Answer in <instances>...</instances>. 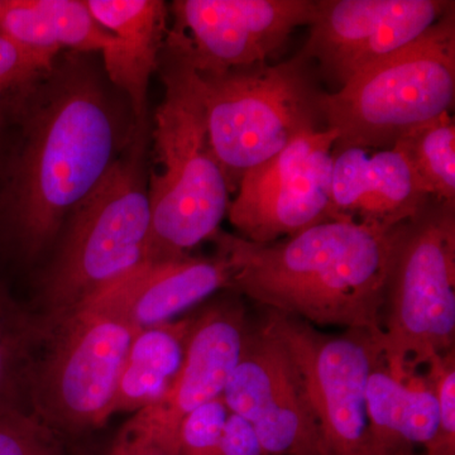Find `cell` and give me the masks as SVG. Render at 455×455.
<instances>
[{"label":"cell","mask_w":455,"mask_h":455,"mask_svg":"<svg viewBox=\"0 0 455 455\" xmlns=\"http://www.w3.org/2000/svg\"><path fill=\"white\" fill-rule=\"evenodd\" d=\"M139 125L92 53H60L12 124L17 140L0 170V239L25 259L46 252Z\"/></svg>","instance_id":"obj_1"},{"label":"cell","mask_w":455,"mask_h":455,"mask_svg":"<svg viewBox=\"0 0 455 455\" xmlns=\"http://www.w3.org/2000/svg\"><path fill=\"white\" fill-rule=\"evenodd\" d=\"M401 228L340 220L272 243H253L221 229L212 241L236 291L314 326L366 331L381 344L386 287Z\"/></svg>","instance_id":"obj_2"},{"label":"cell","mask_w":455,"mask_h":455,"mask_svg":"<svg viewBox=\"0 0 455 455\" xmlns=\"http://www.w3.org/2000/svg\"><path fill=\"white\" fill-rule=\"evenodd\" d=\"M158 68L164 97L152 132L156 167L148 170L147 262L188 257L220 229L232 203L209 139L199 76L169 32Z\"/></svg>","instance_id":"obj_3"},{"label":"cell","mask_w":455,"mask_h":455,"mask_svg":"<svg viewBox=\"0 0 455 455\" xmlns=\"http://www.w3.org/2000/svg\"><path fill=\"white\" fill-rule=\"evenodd\" d=\"M148 121L121 157L68 214L44 276L53 317L70 313L147 262Z\"/></svg>","instance_id":"obj_4"},{"label":"cell","mask_w":455,"mask_h":455,"mask_svg":"<svg viewBox=\"0 0 455 455\" xmlns=\"http://www.w3.org/2000/svg\"><path fill=\"white\" fill-rule=\"evenodd\" d=\"M197 76L212 148L230 194L236 193L248 171L305 134L326 130L325 92L316 68L300 53L283 64Z\"/></svg>","instance_id":"obj_5"},{"label":"cell","mask_w":455,"mask_h":455,"mask_svg":"<svg viewBox=\"0 0 455 455\" xmlns=\"http://www.w3.org/2000/svg\"><path fill=\"white\" fill-rule=\"evenodd\" d=\"M455 100V17L449 12L420 38L325 92L334 151L391 148L407 132L451 113Z\"/></svg>","instance_id":"obj_6"},{"label":"cell","mask_w":455,"mask_h":455,"mask_svg":"<svg viewBox=\"0 0 455 455\" xmlns=\"http://www.w3.org/2000/svg\"><path fill=\"white\" fill-rule=\"evenodd\" d=\"M454 343L455 204L431 197L401 228L382 311L383 361L406 381Z\"/></svg>","instance_id":"obj_7"},{"label":"cell","mask_w":455,"mask_h":455,"mask_svg":"<svg viewBox=\"0 0 455 455\" xmlns=\"http://www.w3.org/2000/svg\"><path fill=\"white\" fill-rule=\"evenodd\" d=\"M137 333L122 317L92 307L51 319L33 370L32 412L56 433L106 424Z\"/></svg>","instance_id":"obj_8"},{"label":"cell","mask_w":455,"mask_h":455,"mask_svg":"<svg viewBox=\"0 0 455 455\" xmlns=\"http://www.w3.org/2000/svg\"><path fill=\"white\" fill-rule=\"evenodd\" d=\"M283 341L304 383L323 455H379L367 416L371 371L383 361L381 344L361 329L326 334L315 326L268 310L263 319Z\"/></svg>","instance_id":"obj_9"},{"label":"cell","mask_w":455,"mask_h":455,"mask_svg":"<svg viewBox=\"0 0 455 455\" xmlns=\"http://www.w3.org/2000/svg\"><path fill=\"white\" fill-rule=\"evenodd\" d=\"M337 139L333 130L305 134L248 171L227 214L239 236L272 243L335 220L331 170Z\"/></svg>","instance_id":"obj_10"},{"label":"cell","mask_w":455,"mask_h":455,"mask_svg":"<svg viewBox=\"0 0 455 455\" xmlns=\"http://www.w3.org/2000/svg\"><path fill=\"white\" fill-rule=\"evenodd\" d=\"M229 412L253 427L267 455H323L304 383L283 341L260 322L250 325L223 395Z\"/></svg>","instance_id":"obj_11"},{"label":"cell","mask_w":455,"mask_h":455,"mask_svg":"<svg viewBox=\"0 0 455 455\" xmlns=\"http://www.w3.org/2000/svg\"><path fill=\"white\" fill-rule=\"evenodd\" d=\"M454 2L443 0H317L300 55L341 86L420 38Z\"/></svg>","instance_id":"obj_12"},{"label":"cell","mask_w":455,"mask_h":455,"mask_svg":"<svg viewBox=\"0 0 455 455\" xmlns=\"http://www.w3.org/2000/svg\"><path fill=\"white\" fill-rule=\"evenodd\" d=\"M317 0H176L172 29L197 73L266 61L299 26H310Z\"/></svg>","instance_id":"obj_13"},{"label":"cell","mask_w":455,"mask_h":455,"mask_svg":"<svg viewBox=\"0 0 455 455\" xmlns=\"http://www.w3.org/2000/svg\"><path fill=\"white\" fill-rule=\"evenodd\" d=\"M248 328L244 307L238 301L217 302L194 317L184 362L169 394L133 418L179 440L185 416L223 395L241 357Z\"/></svg>","instance_id":"obj_14"},{"label":"cell","mask_w":455,"mask_h":455,"mask_svg":"<svg viewBox=\"0 0 455 455\" xmlns=\"http://www.w3.org/2000/svg\"><path fill=\"white\" fill-rule=\"evenodd\" d=\"M430 199L396 147L333 149L331 208L335 220L395 228L415 218Z\"/></svg>","instance_id":"obj_15"},{"label":"cell","mask_w":455,"mask_h":455,"mask_svg":"<svg viewBox=\"0 0 455 455\" xmlns=\"http://www.w3.org/2000/svg\"><path fill=\"white\" fill-rule=\"evenodd\" d=\"M230 287L220 256L146 262L80 307L122 317L137 331L172 322L218 290Z\"/></svg>","instance_id":"obj_16"},{"label":"cell","mask_w":455,"mask_h":455,"mask_svg":"<svg viewBox=\"0 0 455 455\" xmlns=\"http://www.w3.org/2000/svg\"><path fill=\"white\" fill-rule=\"evenodd\" d=\"M99 25L113 36L101 51L108 80L130 100L137 124L147 121L149 79L158 68L167 32L161 0H86Z\"/></svg>","instance_id":"obj_17"},{"label":"cell","mask_w":455,"mask_h":455,"mask_svg":"<svg viewBox=\"0 0 455 455\" xmlns=\"http://www.w3.org/2000/svg\"><path fill=\"white\" fill-rule=\"evenodd\" d=\"M367 416L371 435L379 455H415L435 447L439 414L435 396L425 379L400 381L385 361L373 367L367 383Z\"/></svg>","instance_id":"obj_18"},{"label":"cell","mask_w":455,"mask_h":455,"mask_svg":"<svg viewBox=\"0 0 455 455\" xmlns=\"http://www.w3.org/2000/svg\"><path fill=\"white\" fill-rule=\"evenodd\" d=\"M0 35L22 49L51 57L101 52L113 36L83 0H4Z\"/></svg>","instance_id":"obj_19"},{"label":"cell","mask_w":455,"mask_h":455,"mask_svg":"<svg viewBox=\"0 0 455 455\" xmlns=\"http://www.w3.org/2000/svg\"><path fill=\"white\" fill-rule=\"evenodd\" d=\"M194 317L143 329L132 341L112 411L139 412L156 405L171 390L181 370Z\"/></svg>","instance_id":"obj_20"},{"label":"cell","mask_w":455,"mask_h":455,"mask_svg":"<svg viewBox=\"0 0 455 455\" xmlns=\"http://www.w3.org/2000/svg\"><path fill=\"white\" fill-rule=\"evenodd\" d=\"M47 328L0 283V414L31 411V382Z\"/></svg>","instance_id":"obj_21"},{"label":"cell","mask_w":455,"mask_h":455,"mask_svg":"<svg viewBox=\"0 0 455 455\" xmlns=\"http://www.w3.org/2000/svg\"><path fill=\"white\" fill-rule=\"evenodd\" d=\"M392 147L405 156L427 196L455 204V123L451 113L407 132Z\"/></svg>","instance_id":"obj_22"},{"label":"cell","mask_w":455,"mask_h":455,"mask_svg":"<svg viewBox=\"0 0 455 455\" xmlns=\"http://www.w3.org/2000/svg\"><path fill=\"white\" fill-rule=\"evenodd\" d=\"M56 57L31 52L0 35V137L16 121Z\"/></svg>","instance_id":"obj_23"},{"label":"cell","mask_w":455,"mask_h":455,"mask_svg":"<svg viewBox=\"0 0 455 455\" xmlns=\"http://www.w3.org/2000/svg\"><path fill=\"white\" fill-rule=\"evenodd\" d=\"M0 455H68L59 433L31 411L0 414Z\"/></svg>","instance_id":"obj_24"},{"label":"cell","mask_w":455,"mask_h":455,"mask_svg":"<svg viewBox=\"0 0 455 455\" xmlns=\"http://www.w3.org/2000/svg\"><path fill=\"white\" fill-rule=\"evenodd\" d=\"M425 381L435 396L439 434L427 455H455V350L431 359Z\"/></svg>","instance_id":"obj_25"},{"label":"cell","mask_w":455,"mask_h":455,"mask_svg":"<svg viewBox=\"0 0 455 455\" xmlns=\"http://www.w3.org/2000/svg\"><path fill=\"white\" fill-rule=\"evenodd\" d=\"M229 410L223 397L185 416L179 430L180 455H221V438Z\"/></svg>","instance_id":"obj_26"},{"label":"cell","mask_w":455,"mask_h":455,"mask_svg":"<svg viewBox=\"0 0 455 455\" xmlns=\"http://www.w3.org/2000/svg\"><path fill=\"white\" fill-rule=\"evenodd\" d=\"M103 455H180L179 440L132 418Z\"/></svg>","instance_id":"obj_27"},{"label":"cell","mask_w":455,"mask_h":455,"mask_svg":"<svg viewBox=\"0 0 455 455\" xmlns=\"http://www.w3.org/2000/svg\"><path fill=\"white\" fill-rule=\"evenodd\" d=\"M221 455H267L253 427L232 412L228 416L221 438Z\"/></svg>","instance_id":"obj_28"},{"label":"cell","mask_w":455,"mask_h":455,"mask_svg":"<svg viewBox=\"0 0 455 455\" xmlns=\"http://www.w3.org/2000/svg\"><path fill=\"white\" fill-rule=\"evenodd\" d=\"M0 139H2V137H0ZM3 156H4V154H3L2 145H0V170H2Z\"/></svg>","instance_id":"obj_29"},{"label":"cell","mask_w":455,"mask_h":455,"mask_svg":"<svg viewBox=\"0 0 455 455\" xmlns=\"http://www.w3.org/2000/svg\"><path fill=\"white\" fill-rule=\"evenodd\" d=\"M3 4H4V0H0V9H2Z\"/></svg>","instance_id":"obj_30"},{"label":"cell","mask_w":455,"mask_h":455,"mask_svg":"<svg viewBox=\"0 0 455 455\" xmlns=\"http://www.w3.org/2000/svg\"><path fill=\"white\" fill-rule=\"evenodd\" d=\"M423 455H427V454H425V453H424Z\"/></svg>","instance_id":"obj_31"}]
</instances>
